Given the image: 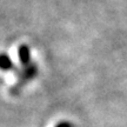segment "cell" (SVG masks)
<instances>
[{
    "label": "cell",
    "instance_id": "4",
    "mask_svg": "<svg viewBox=\"0 0 127 127\" xmlns=\"http://www.w3.org/2000/svg\"><path fill=\"white\" fill-rule=\"evenodd\" d=\"M55 127H73V125L71 123H68V121H61V123H59Z\"/></svg>",
    "mask_w": 127,
    "mask_h": 127
},
{
    "label": "cell",
    "instance_id": "3",
    "mask_svg": "<svg viewBox=\"0 0 127 127\" xmlns=\"http://www.w3.org/2000/svg\"><path fill=\"white\" fill-rule=\"evenodd\" d=\"M0 69L4 71V72L14 69L13 61L6 53H0Z\"/></svg>",
    "mask_w": 127,
    "mask_h": 127
},
{
    "label": "cell",
    "instance_id": "2",
    "mask_svg": "<svg viewBox=\"0 0 127 127\" xmlns=\"http://www.w3.org/2000/svg\"><path fill=\"white\" fill-rule=\"evenodd\" d=\"M18 57H19V60H20V63H21V65H23L24 67H25V66H28L30 64H32L31 48H30V46H27V45L20 46L18 48Z\"/></svg>",
    "mask_w": 127,
    "mask_h": 127
},
{
    "label": "cell",
    "instance_id": "1",
    "mask_svg": "<svg viewBox=\"0 0 127 127\" xmlns=\"http://www.w3.org/2000/svg\"><path fill=\"white\" fill-rule=\"evenodd\" d=\"M38 72H39V68L36 66L34 63L30 64L28 66H25L23 67L21 69H19L18 72H17V78H18V81L15 85L11 87V90H9V93L12 95H17L19 94V92L21 91V88H23L27 82H30L32 79H34V78L38 75Z\"/></svg>",
    "mask_w": 127,
    "mask_h": 127
}]
</instances>
